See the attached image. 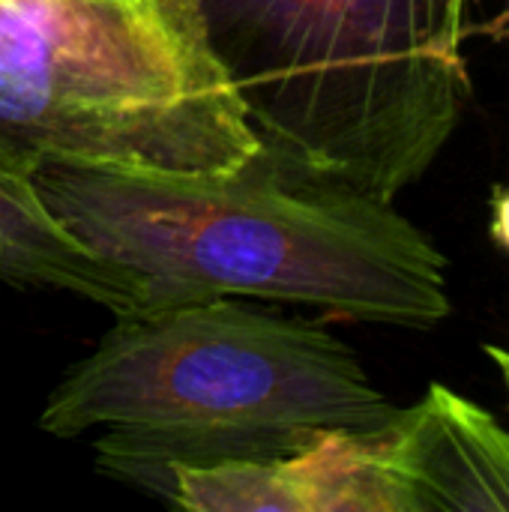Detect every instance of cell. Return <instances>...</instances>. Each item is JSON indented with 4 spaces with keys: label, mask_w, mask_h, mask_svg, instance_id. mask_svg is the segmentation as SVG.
Listing matches in <instances>:
<instances>
[{
    "label": "cell",
    "mask_w": 509,
    "mask_h": 512,
    "mask_svg": "<svg viewBox=\"0 0 509 512\" xmlns=\"http://www.w3.org/2000/svg\"><path fill=\"white\" fill-rule=\"evenodd\" d=\"M33 186L84 249L135 279L138 309L252 297L405 330L453 315L450 261L396 201L267 147L225 171L42 168Z\"/></svg>",
    "instance_id": "cell-1"
},
{
    "label": "cell",
    "mask_w": 509,
    "mask_h": 512,
    "mask_svg": "<svg viewBox=\"0 0 509 512\" xmlns=\"http://www.w3.org/2000/svg\"><path fill=\"white\" fill-rule=\"evenodd\" d=\"M270 153L396 201L453 141L468 0H159Z\"/></svg>",
    "instance_id": "cell-2"
},
{
    "label": "cell",
    "mask_w": 509,
    "mask_h": 512,
    "mask_svg": "<svg viewBox=\"0 0 509 512\" xmlns=\"http://www.w3.org/2000/svg\"><path fill=\"white\" fill-rule=\"evenodd\" d=\"M396 405L327 327L240 297L117 315L48 393L39 429L96 441L114 462L276 453L318 429H378Z\"/></svg>",
    "instance_id": "cell-3"
},
{
    "label": "cell",
    "mask_w": 509,
    "mask_h": 512,
    "mask_svg": "<svg viewBox=\"0 0 509 512\" xmlns=\"http://www.w3.org/2000/svg\"><path fill=\"white\" fill-rule=\"evenodd\" d=\"M261 147L159 0H0V174H207Z\"/></svg>",
    "instance_id": "cell-4"
},
{
    "label": "cell",
    "mask_w": 509,
    "mask_h": 512,
    "mask_svg": "<svg viewBox=\"0 0 509 512\" xmlns=\"http://www.w3.org/2000/svg\"><path fill=\"white\" fill-rule=\"evenodd\" d=\"M387 435L405 512H509V429L480 402L429 384Z\"/></svg>",
    "instance_id": "cell-5"
},
{
    "label": "cell",
    "mask_w": 509,
    "mask_h": 512,
    "mask_svg": "<svg viewBox=\"0 0 509 512\" xmlns=\"http://www.w3.org/2000/svg\"><path fill=\"white\" fill-rule=\"evenodd\" d=\"M0 282L72 294L114 318L141 306L135 279L84 249L42 204L33 180L0 174Z\"/></svg>",
    "instance_id": "cell-6"
},
{
    "label": "cell",
    "mask_w": 509,
    "mask_h": 512,
    "mask_svg": "<svg viewBox=\"0 0 509 512\" xmlns=\"http://www.w3.org/2000/svg\"><path fill=\"white\" fill-rule=\"evenodd\" d=\"M489 240L509 255V186H495L489 198Z\"/></svg>",
    "instance_id": "cell-7"
},
{
    "label": "cell",
    "mask_w": 509,
    "mask_h": 512,
    "mask_svg": "<svg viewBox=\"0 0 509 512\" xmlns=\"http://www.w3.org/2000/svg\"><path fill=\"white\" fill-rule=\"evenodd\" d=\"M486 357L492 360V366L498 369L501 381H504V390H507L509 402V348H498V345H486Z\"/></svg>",
    "instance_id": "cell-8"
},
{
    "label": "cell",
    "mask_w": 509,
    "mask_h": 512,
    "mask_svg": "<svg viewBox=\"0 0 509 512\" xmlns=\"http://www.w3.org/2000/svg\"><path fill=\"white\" fill-rule=\"evenodd\" d=\"M483 30L489 33V36H495V39H501V36H509V0L507 6H504V12L495 18V21H489V24H483Z\"/></svg>",
    "instance_id": "cell-9"
}]
</instances>
